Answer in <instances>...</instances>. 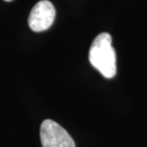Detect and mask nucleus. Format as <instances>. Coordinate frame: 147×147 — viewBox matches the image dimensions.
I'll use <instances>...</instances> for the list:
<instances>
[{
    "mask_svg": "<svg viewBox=\"0 0 147 147\" xmlns=\"http://www.w3.org/2000/svg\"><path fill=\"white\" fill-rule=\"evenodd\" d=\"M55 17L54 5L48 0H41L32 9L28 18L29 27L34 32L46 31L53 25Z\"/></svg>",
    "mask_w": 147,
    "mask_h": 147,
    "instance_id": "obj_3",
    "label": "nucleus"
},
{
    "mask_svg": "<svg viewBox=\"0 0 147 147\" xmlns=\"http://www.w3.org/2000/svg\"><path fill=\"white\" fill-rule=\"evenodd\" d=\"M89 60L104 78H112L117 74V57L112 46V36L101 33L95 38L89 51Z\"/></svg>",
    "mask_w": 147,
    "mask_h": 147,
    "instance_id": "obj_1",
    "label": "nucleus"
},
{
    "mask_svg": "<svg viewBox=\"0 0 147 147\" xmlns=\"http://www.w3.org/2000/svg\"><path fill=\"white\" fill-rule=\"evenodd\" d=\"M40 140L42 147H76L68 132L52 119H46L41 123Z\"/></svg>",
    "mask_w": 147,
    "mask_h": 147,
    "instance_id": "obj_2",
    "label": "nucleus"
},
{
    "mask_svg": "<svg viewBox=\"0 0 147 147\" xmlns=\"http://www.w3.org/2000/svg\"><path fill=\"white\" fill-rule=\"evenodd\" d=\"M4 1H6V2H10V1H11V0H4Z\"/></svg>",
    "mask_w": 147,
    "mask_h": 147,
    "instance_id": "obj_4",
    "label": "nucleus"
}]
</instances>
